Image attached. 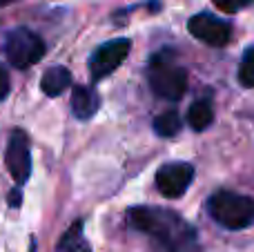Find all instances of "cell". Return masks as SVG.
I'll list each match as a JSON object with an SVG mask.
<instances>
[{
    "mask_svg": "<svg viewBox=\"0 0 254 252\" xmlns=\"http://www.w3.org/2000/svg\"><path fill=\"white\" fill-rule=\"evenodd\" d=\"M127 223L147 237L154 252H201L196 230L174 210L136 205L127 210Z\"/></svg>",
    "mask_w": 254,
    "mask_h": 252,
    "instance_id": "6da1fadb",
    "label": "cell"
},
{
    "mask_svg": "<svg viewBox=\"0 0 254 252\" xmlns=\"http://www.w3.org/2000/svg\"><path fill=\"white\" fill-rule=\"evenodd\" d=\"M147 83L156 96L165 101H181L188 89V71L174 61L172 52H156L149 58Z\"/></svg>",
    "mask_w": 254,
    "mask_h": 252,
    "instance_id": "7a4b0ae2",
    "label": "cell"
},
{
    "mask_svg": "<svg viewBox=\"0 0 254 252\" xmlns=\"http://www.w3.org/2000/svg\"><path fill=\"white\" fill-rule=\"evenodd\" d=\"M207 212L228 230H243L254 223V199L232 190H216L207 199Z\"/></svg>",
    "mask_w": 254,
    "mask_h": 252,
    "instance_id": "3957f363",
    "label": "cell"
},
{
    "mask_svg": "<svg viewBox=\"0 0 254 252\" xmlns=\"http://www.w3.org/2000/svg\"><path fill=\"white\" fill-rule=\"evenodd\" d=\"M4 54H7L9 63L18 69H27V67L36 65L45 54V43L36 31L27 29V27H18V29L9 31L7 40H4Z\"/></svg>",
    "mask_w": 254,
    "mask_h": 252,
    "instance_id": "277c9868",
    "label": "cell"
},
{
    "mask_svg": "<svg viewBox=\"0 0 254 252\" xmlns=\"http://www.w3.org/2000/svg\"><path fill=\"white\" fill-rule=\"evenodd\" d=\"M129 49H131L129 38H116L101 45L89 58V76H92V80H101L105 76H110L114 69H119L125 58L129 56Z\"/></svg>",
    "mask_w": 254,
    "mask_h": 252,
    "instance_id": "5b68a950",
    "label": "cell"
},
{
    "mask_svg": "<svg viewBox=\"0 0 254 252\" xmlns=\"http://www.w3.org/2000/svg\"><path fill=\"white\" fill-rule=\"evenodd\" d=\"M188 29L194 38L210 45V47H225V45L230 43V38H232V27H230V22L221 20V18L212 16V13H207V11L196 13V16L190 18Z\"/></svg>",
    "mask_w": 254,
    "mask_h": 252,
    "instance_id": "8992f818",
    "label": "cell"
},
{
    "mask_svg": "<svg viewBox=\"0 0 254 252\" xmlns=\"http://www.w3.org/2000/svg\"><path fill=\"white\" fill-rule=\"evenodd\" d=\"M194 179V168L183 161H174V163H165L158 168L156 172V188L163 196L167 199H179L188 192L190 183Z\"/></svg>",
    "mask_w": 254,
    "mask_h": 252,
    "instance_id": "52a82bcc",
    "label": "cell"
},
{
    "mask_svg": "<svg viewBox=\"0 0 254 252\" xmlns=\"http://www.w3.org/2000/svg\"><path fill=\"white\" fill-rule=\"evenodd\" d=\"M4 161H7V170L13 177V181L18 186H22L31 174V152L25 132H18V129L11 132L7 143V152H4Z\"/></svg>",
    "mask_w": 254,
    "mask_h": 252,
    "instance_id": "ba28073f",
    "label": "cell"
},
{
    "mask_svg": "<svg viewBox=\"0 0 254 252\" xmlns=\"http://www.w3.org/2000/svg\"><path fill=\"white\" fill-rule=\"evenodd\" d=\"M101 107V96L89 85H76L71 92V112L78 121H89Z\"/></svg>",
    "mask_w": 254,
    "mask_h": 252,
    "instance_id": "9c48e42d",
    "label": "cell"
},
{
    "mask_svg": "<svg viewBox=\"0 0 254 252\" xmlns=\"http://www.w3.org/2000/svg\"><path fill=\"white\" fill-rule=\"evenodd\" d=\"M71 85V74L67 71V67H49L40 78V87L47 96H61L65 89H69Z\"/></svg>",
    "mask_w": 254,
    "mask_h": 252,
    "instance_id": "30bf717a",
    "label": "cell"
},
{
    "mask_svg": "<svg viewBox=\"0 0 254 252\" xmlns=\"http://www.w3.org/2000/svg\"><path fill=\"white\" fill-rule=\"evenodd\" d=\"M214 121V107H212L210 98H201V101L192 103V107L188 110V123L192 129L196 132H203L207 129Z\"/></svg>",
    "mask_w": 254,
    "mask_h": 252,
    "instance_id": "8fae6325",
    "label": "cell"
},
{
    "mask_svg": "<svg viewBox=\"0 0 254 252\" xmlns=\"http://www.w3.org/2000/svg\"><path fill=\"white\" fill-rule=\"evenodd\" d=\"M58 252H89L83 241V221H76L58 241Z\"/></svg>",
    "mask_w": 254,
    "mask_h": 252,
    "instance_id": "7c38bea8",
    "label": "cell"
},
{
    "mask_svg": "<svg viewBox=\"0 0 254 252\" xmlns=\"http://www.w3.org/2000/svg\"><path fill=\"white\" fill-rule=\"evenodd\" d=\"M179 129H181V119L174 110L163 112V114H158L154 119V132L158 136H174Z\"/></svg>",
    "mask_w": 254,
    "mask_h": 252,
    "instance_id": "4fadbf2b",
    "label": "cell"
},
{
    "mask_svg": "<svg viewBox=\"0 0 254 252\" xmlns=\"http://www.w3.org/2000/svg\"><path fill=\"white\" fill-rule=\"evenodd\" d=\"M239 83L243 87H254V45L246 49L239 65Z\"/></svg>",
    "mask_w": 254,
    "mask_h": 252,
    "instance_id": "5bb4252c",
    "label": "cell"
},
{
    "mask_svg": "<svg viewBox=\"0 0 254 252\" xmlns=\"http://www.w3.org/2000/svg\"><path fill=\"white\" fill-rule=\"evenodd\" d=\"M212 2L216 4V9H221V11H225V13H237V11H241V9L250 7L254 0H212Z\"/></svg>",
    "mask_w": 254,
    "mask_h": 252,
    "instance_id": "9a60e30c",
    "label": "cell"
},
{
    "mask_svg": "<svg viewBox=\"0 0 254 252\" xmlns=\"http://www.w3.org/2000/svg\"><path fill=\"white\" fill-rule=\"evenodd\" d=\"M9 87H11V80H9V71L0 65V101H4L9 94Z\"/></svg>",
    "mask_w": 254,
    "mask_h": 252,
    "instance_id": "2e32d148",
    "label": "cell"
},
{
    "mask_svg": "<svg viewBox=\"0 0 254 252\" xmlns=\"http://www.w3.org/2000/svg\"><path fill=\"white\" fill-rule=\"evenodd\" d=\"M20 201H18V190H13L11 192V205H18Z\"/></svg>",
    "mask_w": 254,
    "mask_h": 252,
    "instance_id": "e0dca14e",
    "label": "cell"
},
{
    "mask_svg": "<svg viewBox=\"0 0 254 252\" xmlns=\"http://www.w3.org/2000/svg\"><path fill=\"white\" fill-rule=\"evenodd\" d=\"M18 2V0H0V7H7V4H13Z\"/></svg>",
    "mask_w": 254,
    "mask_h": 252,
    "instance_id": "ac0fdd59",
    "label": "cell"
}]
</instances>
